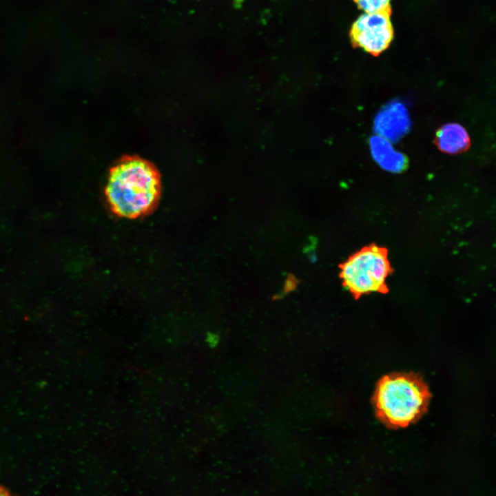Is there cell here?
<instances>
[{
	"label": "cell",
	"mask_w": 496,
	"mask_h": 496,
	"mask_svg": "<svg viewBox=\"0 0 496 496\" xmlns=\"http://www.w3.org/2000/svg\"><path fill=\"white\" fill-rule=\"evenodd\" d=\"M391 11L366 13L353 23L350 38L354 47L378 56L390 45L393 38Z\"/></svg>",
	"instance_id": "cell-4"
},
{
	"label": "cell",
	"mask_w": 496,
	"mask_h": 496,
	"mask_svg": "<svg viewBox=\"0 0 496 496\" xmlns=\"http://www.w3.org/2000/svg\"><path fill=\"white\" fill-rule=\"evenodd\" d=\"M300 280L293 274L289 273L287 276L283 290L281 293L275 295L273 300L280 299L289 293L294 291L298 286Z\"/></svg>",
	"instance_id": "cell-9"
},
{
	"label": "cell",
	"mask_w": 496,
	"mask_h": 496,
	"mask_svg": "<svg viewBox=\"0 0 496 496\" xmlns=\"http://www.w3.org/2000/svg\"><path fill=\"white\" fill-rule=\"evenodd\" d=\"M0 496H12L9 491L2 486H0Z\"/></svg>",
	"instance_id": "cell-10"
},
{
	"label": "cell",
	"mask_w": 496,
	"mask_h": 496,
	"mask_svg": "<svg viewBox=\"0 0 496 496\" xmlns=\"http://www.w3.org/2000/svg\"><path fill=\"white\" fill-rule=\"evenodd\" d=\"M364 12L372 13L391 11V0H353Z\"/></svg>",
	"instance_id": "cell-8"
},
{
	"label": "cell",
	"mask_w": 496,
	"mask_h": 496,
	"mask_svg": "<svg viewBox=\"0 0 496 496\" xmlns=\"http://www.w3.org/2000/svg\"><path fill=\"white\" fill-rule=\"evenodd\" d=\"M431 395L414 373H391L378 382L373 397L376 415L386 426L402 428L418 420L427 410Z\"/></svg>",
	"instance_id": "cell-2"
},
{
	"label": "cell",
	"mask_w": 496,
	"mask_h": 496,
	"mask_svg": "<svg viewBox=\"0 0 496 496\" xmlns=\"http://www.w3.org/2000/svg\"><path fill=\"white\" fill-rule=\"evenodd\" d=\"M342 285L355 298L372 292H388L392 272L387 250L376 245L362 248L340 265Z\"/></svg>",
	"instance_id": "cell-3"
},
{
	"label": "cell",
	"mask_w": 496,
	"mask_h": 496,
	"mask_svg": "<svg viewBox=\"0 0 496 496\" xmlns=\"http://www.w3.org/2000/svg\"><path fill=\"white\" fill-rule=\"evenodd\" d=\"M411 120L406 107L400 102L384 106L376 115L374 130L378 135L397 141L409 131Z\"/></svg>",
	"instance_id": "cell-5"
},
{
	"label": "cell",
	"mask_w": 496,
	"mask_h": 496,
	"mask_svg": "<svg viewBox=\"0 0 496 496\" xmlns=\"http://www.w3.org/2000/svg\"><path fill=\"white\" fill-rule=\"evenodd\" d=\"M369 145L373 159L383 169L393 173H401L407 169L408 158L395 150L388 139L375 135L371 137Z\"/></svg>",
	"instance_id": "cell-6"
},
{
	"label": "cell",
	"mask_w": 496,
	"mask_h": 496,
	"mask_svg": "<svg viewBox=\"0 0 496 496\" xmlns=\"http://www.w3.org/2000/svg\"><path fill=\"white\" fill-rule=\"evenodd\" d=\"M161 193L158 169L136 156H124L111 168L105 191L111 210L129 219L152 212L158 205Z\"/></svg>",
	"instance_id": "cell-1"
},
{
	"label": "cell",
	"mask_w": 496,
	"mask_h": 496,
	"mask_svg": "<svg viewBox=\"0 0 496 496\" xmlns=\"http://www.w3.org/2000/svg\"><path fill=\"white\" fill-rule=\"evenodd\" d=\"M435 143L442 152L455 154L465 151L470 145L466 130L457 123L442 125L436 132Z\"/></svg>",
	"instance_id": "cell-7"
}]
</instances>
